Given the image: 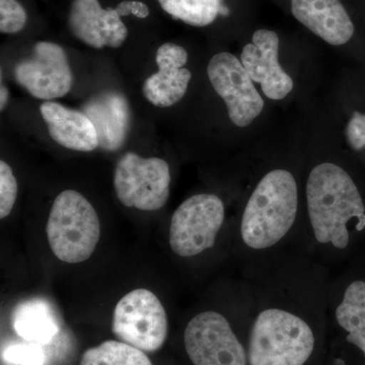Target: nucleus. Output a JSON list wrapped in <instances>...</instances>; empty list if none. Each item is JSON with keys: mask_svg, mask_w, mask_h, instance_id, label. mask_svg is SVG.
I'll return each mask as SVG.
<instances>
[{"mask_svg": "<svg viewBox=\"0 0 365 365\" xmlns=\"http://www.w3.org/2000/svg\"><path fill=\"white\" fill-rule=\"evenodd\" d=\"M18 182L13 170L6 162H0V217L6 218L13 210L18 197Z\"/></svg>", "mask_w": 365, "mask_h": 365, "instance_id": "5701e85b", "label": "nucleus"}, {"mask_svg": "<svg viewBox=\"0 0 365 365\" xmlns=\"http://www.w3.org/2000/svg\"><path fill=\"white\" fill-rule=\"evenodd\" d=\"M253 295L249 365H309L328 324L330 268L290 248L242 271Z\"/></svg>", "mask_w": 365, "mask_h": 365, "instance_id": "f257e3e1", "label": "nucleus"}, {"mask_svg": "<svg viewBox=\"0 0 365 365\" xmlns=\"http://www.w3.org/2000/svg\"><path fill=\"white\" fill-rule=\"evenodd\" d=\"M292 13L330 45H344L354 34V25L340 0H292Z\"/></svg>", "mask_w": 365, "mask_h": 365, "instance_id": "dca6fc26", "label": "nucleus"}, {"mask_svg": "<svg viewBox=\"0 0 365 365\" xmlns=\"http://www.w3.org/2000/svg\"><path fill=\"white\" fill-rule=\"evenodd\" d=\"M14 76L34 98L45 101L64 97L73 83L66 51L52 42H38L32 56L16 66Z\"/></svg>", "mask_w": 365, "mask_h": 365, "instance_id": "9b49d317", "label": "nucleus"}, {"mask_svg": "<svg viewBox=\"0 0 365 365\" xmlns=\"http://www.w3.org/2000/svg\"><path fill=\"white\" fill-rule=\"evenodd\" d=\"M227 206L215 193L189 197L173 213L169 242L173 253L182 259H197L215 251L225 232H234L230 225Z\"/></svg>", "mask_w": 365, "mask_h": 365, "instance_id": "39448f33", "label": "nucleus"}, {"mask_svg": "<svg viewBox=\"0 0 365 365\" xmlns=\"http://www.w3.org/2000/svg\"><path fill=\"white\" fill-rule=\"evenodd\" d=\"M79 365H153L145 353L119 341H105L86 350Z\"/></svg>", "mask_w": 365, "mask_h": 365, "instance_id": "6ab92c4d", "label": "nucleus"}, {"mask_svg": "<svg viewBox=\"0 0 365 365\" xmlns=\"http://www.w3.org/2000/svg\"><path fill=\"white\" fill-rule=\"evenodd\" d=\"M346 139L353 150L365 148V114L353 113L346 127Z\"/></svg>", "mask_w": 365, "mask_h": 365, "instance_id": "b1692460", "label": "nucleus"}, {"mask_svg": "<svg viewBox=\"0 0 365 365\" xmlns=\"http://www.w3.org/2000/svg\"><path fill=\"white\" fill-rule=\"evenodd\" d=\"M68 25L78 40L96 49L119 48L128 30L115 9H102L98 0H73Z\"/></svg>", "mask_w": 365, "mask_h": 365, "instance_id": "ddd939ff", "label": "nucleus"}, {"mask_svg": "<svg viewBox=\"0 0 365 365\" xmlns=\"http://www.w3.org/2000/svg\"><path fill=\"white\" fill-rule=\"evenodd\" d=\"M155 61L158 71L144 81L143 93L148 102L158 108L172 107L186 95L192 73L185 68L188 52L173 43L158 47Z\"/></svg>", "mask_w": 365, "mask_h": 365, "instance_id": "4468645a", "label": "nucleus"}, {"mask_svg": "<svg viewBox=\"0 0 365 365\" xmlns=\"http://www.w3.org/2000/svg\"><path fill=\"white\" fill-rule=\"evenodd\" d=\"M169 163L158 158H144L127 153L115 170L114 186L120 202L127 207L155 211L170 196Z\"/></svg>", "mask_w": 365, "mask_h": 365, "instance_id": "6e6552de", "label": "nucleus"}, {"mask_svg": "<svg viewBox=\"0 0 365 365\" xmlns=\"http://www.w3.org/2000/svg\"><path fill=\"white\" fill-rule=\"evenodd\" d=\"M40 113L50 136L59 145L83 153L98 148L97 131L85 113L49 101L40 106Z\"/></svg>", "mask_w": 365, "mask_h": 365, "instance_id": "f3484780", "label": "nucleus"}, {"mask_svg": "<svg viewBox=\"0 0 365 365\" xmlns=\"http://www.w3.org/2000/svg\"><path fill=\"white\" fill-rule=\"evenodd\" d=\"M248 289L230 316L222 309H205L194 314L185 327L182 340L193 365H249L248 343L242 340L235 321L253 309Z\"/></svg>", "mask_w": 365, "mask_h": 365, "instance_id": "20e7f679", "label": "nucleus"}, {"mask_svg": "<svg viewBox=\"0 0 365 365\" xmlns=\"http://www.w3.org/2000/svg\"><path fill=\"white\" fill-rule=\"evenodd\" d=\"M364 239L365 198L359 182L340 163L319 160L304 176L295 248L331 268L348 260Z\"/></svg>", "mask_w": 365, "mask_h": 365, "instance_id": "f03ea898", "label": "nucleus"}, {"mask_svg": "<svg viewBox=\"0 0 365 365\" xmlns=\"http://www.w3.org/2000/svg\"><path fill=\"white\" fill-rule=\"evenodd\" d=\"M116 11L120 16H129L133 14L139 19H145L150 14V9L145 4L140 1H122L121 4H118Z\"/></svg>", "mask_w": 365, "mask_h": 365, "instance_id": "393cba45", "label": "nucleus"}, {"mask_svg": "<svg viewBox=\"0 0 365 365\" xmlns=\"http://www.w3.org/2000/svg\"><path fill=\"white\" fill-rule=\"evenodd\" d=\"M9 96V90L6 86H1V93H0V109H1V111H4V108L6 107Z\"/></svg>", "mask_w": 365, "mask_h": 365, "instance_id": "a878e982", "label": "nucleus"}, {"mask_svg": "<svg viewBox=\"0 0 365 365\" xmlns=\"http://www.w3.org/2000/svg\"><path fill=\"white\" fill-rule=\"evenodd\" d=\"M83 113L95 126L98 148L106 151L123 148L131 124L130 106L125 96L118 91H104L86 103Z\"/></svg>", "mask_w": 365, "mask_h": 365, "instance_id": "2eb2a0df", "label": "nucleus"}, {"mask_svg": "<svg viewBox=\"0 0 365 365\" xmlns=\"http://www.w3.org/2000/svg\"><path fill=\"white\" fill-rule=\"evenodd\" d=\"M53 254L66 263H81L95 252L101 235L100 220L83 194L66 190L55 199L46 225Z\"/></svg>", "mask_w": 365, "mask_h": 365, "instance_id": "423d86ee", "label": "nucleus"}, {"mask_svg": "<svg viewBox=\"0 0 365 365\" xmlns=\"http://www.w3.org/2000/svg\"><path fill=\"white\" fill-rule=\"evenodd\" d=\"M28 16L16 0H0V32L16 34L25 28Z\"/></svg>", "mask_w": 365, "mask_h": 365, "instance_id": "4be33fe9", "label": "nucleus"}, {"mask_svg": "<svg viewBox=\"0 0 365 365\" xmlns=\"http://www.w3.org/2000/svg\"><path fill=\"white\" fill-rule=\"evenodd\" d=\"M211 86L225 101L228 117L235 126L248 127L264 109V100L242 62L234 54L218 53L209 61Z\"/></svg>", "mask_w": 365, "mask_h": 365, "instance_id": "9d476101", "label": "nucleus"}, {"mask_svg": "<svg viewBox=\"0 0 365 365\" xmlns=\"http://www.w3.org/2000/svg\"><path fill=\"white\" fill-rule=\"evenodd\" d=\"M279 38L267 29L256 31L253 43L242 49L241 62L255 83H260L262 91L271 100L287 98L294 90V81L283 71L278 60Z\"/></svg>", "mask_w": 365, "mask_h": 365, "instance_id": "f8f14e48", "label": "nucleus"}, {"mask_svg": "<svg viewBox=\"0 0 365 365\" xmlns=\"http://www.w3.org/2000/svg\"><path fill=\"white\" fill-rule=\"evenodd\" d=\"M165 13L190 26L210 25L222 7V0H158Z\"/></svg>", "mask_w": 365, "mask_h": 365, "instance_id": "aec40b11", "label": "nucleus"}, {"mask_svg": "<svg viewBox=\"0 0 365 365\" xmlns=\"http://www.w3.org/2000/svg\"><path fill=\"white\" fill-rule=\"evenodd\" d=\"M112 331L118 339L141 351H158L168 337L165 307L150 290H132L115 307Z\"/></svg>", "mask_w": 365, "mask_h": 365, "instance_id": "0eeeda50", "label": "nucleus"}, {"mask_svg": "<svg viewBox=\"0 0 365 365\" xmlns=\"http://www.w3.org/2000/svg\"><path fill=\"white\" fill-rule=\"evenodd\" d=\"M2 359L14 365H45L46 362L41 345L31 342L9 346L2 352Z\"/></svg>", "mask_w": 365, "mask_h": 365, "instance_id": "412c9836", "label": "nucleus"}, {"mask_svg": "<svg viewBox=\"0 0 365 365\" xmlns=\"http://www.w3.org/2000/svg\"><path fill=\"white\" fill-rule=\"evenodd\" d=\"M14 330L28 342L50 344L59 333L54 309L44 299H35L21 302L13 313Z\"/></svg>", "mask_w": 365, "mask_h": 365, "instance_id": "a211bd4d", "label": "nucleus"}, {"mask_svg": "<svg viewBox=\"0 0 365 365\" xmlns=\"http://www.w3.org/2000/svg\"><path fill=\"white\" fill-rule=\"evenodd\" d=\"M299 179L290 168L272 167L252 185L237 216L232 256L241 272L297 247L302 218Z\"/></svg>", "mask_w": 365, "mask_h": 365, "instance_id": "7ed1b4c3", "label": "nucleus"}, {"mask_svg": "<svg viewBox=\"0 0 365 365\" xmlns=\"http://www.w3.org/2000/svg\"><path fill=\"white\" fill-rule=\"evenodd\" d=\"M337 339L365 360V271L349 267L331 277L328 289V324Z\"/></svg>", "mask_w": 365, "mask_h": 365, "instance_id": "1a4fd4ad", "label": "nucleus"}]
</instances>
